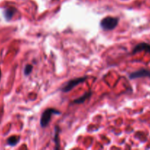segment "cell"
Masks as SVG:
<instances>
[{
  "instance_id": "1",
  "label": "cell",
  "mask_w": 150,
  "mask_h": 150,
  "mask_svg": "<svg viewBox=\"0 0 150 150\" xmlns=\"http://www.w3.org/2000/svg\"><path fill=\"white\" fill-rule=\"evenodd\" d=\"M119 18L116 17H111V16H107L104 18L100 22V26L103 30L109 31L113 30L117 26L119 23Z\"/></svg>"
},
{
  "instance_id": "3",
  "label": "cell",
  "mask_w": 150,
  "mask_h": 150,
  "mask_svg": "<svg viewBox=\"0 0 150 150\" xmlns=\"http://www.w3.org/2000/svg\"><path fill=\"white\" fill-rule=\"evenodd\" d=\"M87 79H88L87 76H83V77H79V78H76V79H71V80L69 81L67 83H65V85L61 89V91L63 92H70V91L72 90L75 86H76L77 85H79V83L85 81Z\"/></svg>"
},
{
  "instance_id": "7",
  "label": "cell",
  "mask_w": 150,
  "mask_h": 150,
  "mask_svg": "<svg viewBox=\"0 0 150 150\" xmlns=\"http://www.w3.org/2000/svg\"><path fill=\"white\" fill-rule=\"evenodd\" d=\"M92 95V92H86V93L84 94L82 96H81L80 98H79L78 99L74 100L72 102V103H74V104H81V103H83L88 98L91 97V95Z\"/></svg>"
},
{
  "instance_id": "2",
  "label": "cell",
  "mask_w": 150,
  "mask_h": 150,
  "mask_svg": "<svg viewBox=\"0 0 150 150\" xmlns=\"http://www.w3.org/2000/svg\"><path fill=\"white\" fill-rule=\"evenodd\" d=\"M53 114H60V111L54 108H47L43 112L41 120H40L41 127H45L48 125L49 123L51 121V117Z\"/></svg>"
},
{
  "instance_id": "9",
  "label": "cell",
  "mask_w": 150,
  "mask_h": 150,
  "mask_svg": "<svg viewBox=\"0 0 150 150\" xmlns=\"http://www.w3.org/2000/svg\"><path fill=\"white\" fill-rule=\"evenodd\" d=\"M32 69H33V67L31 64H26L24 67V73L25 76H29L32 71Z\"/></svg>"
},
{
  "instance_id": "10",
  "label": "cell",
  "mask_w": 150,
  "mask_h": 150,
  "mask_svg": "<svg viewBox=\"0 0 150 150\" xmlns=\"http://www.w3.org/2000/svg\"><path fill=\"white\" fill-rule=\"evenodd\" d=\"M59 128H57V127H55V136H54V141H55L56 143V148L57 146V149H59V142H58V135H59V131H58Z\"/></svg>"
},
{
  "instance_id": "8",
  "label": "cell",
  "mask_w": 150,
  "mask_h": 150,
  "mask_svg": "<svg viewBox=\"0 0 150 150\" xmlns=\"http://www.w3.org/2000/svg\"><path fill=\"white\" fill-rule=\"evenodd\" d=\"M20 141V138L19 136H10V138H8L7 141V144L10 145V146H16L18 143Z\"/></svg>"
},
{
  "instance_id": "5",
  "label": "cell",
  "mask_w": 150,
  "mask_h": 150,
  "mask_svg": "<svg viewBox=\"0 0 150 150\" xmlns=\"http://www.w3.org/2000/svg\"><path fill=\"white\" fill-rule=\"evenodd\" d=\"M143 51L150 53V44L146 43V42L138 43V45H135V47L132 50V54H136V53L141 52Z\"/></svg>"
},
{
  "instance_id": "6",
  "label": "cell",
  "mask_w": 150,
  "mask_h": 150,
  "mask_svg": "<svg viewBox=\"0 0 150 150\" xmlns=\"http://www.w3.org/2000/svg\"><path fill=\"white\" fill-rule=\"evenodd\" d=\"M16 12V10L15 8H13V7H10V8H7L6 10H4V16L6 20L10 21L13 18V16H14Z\"/></svg>"
},
{
  "instance_id": "4",
  "label": "cell",
  "mask_w": 150,
  "mask_h": 150,
  "mask_svg": "<svg viewBox=\"0 0 150 150\" xmlns=\"http://www.w3.org/2000/svg\"><path fill=\"white\" fill-rule=\"evenodd\" d=\"M144 77L150 78V69H141V70L132 72L129 75V78L130 79H136Z\"/></svg>"
},
{
  "instance_id": "11",
  "label": "cell",
  "mask_w": 150,
  "mask_h": 150,
  "mask_svg": "<svg viewBox=\"0 0 150 150\" xmlns=\"http://www.w3.org/2000/svg\"><path fill=\"white\" fill-rule=\"evenodd\" d=\"M0 79H1V72H0Z\"/></svg>"
}]
</instances>
